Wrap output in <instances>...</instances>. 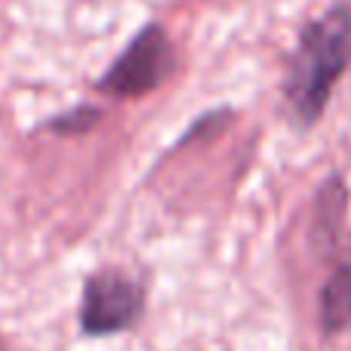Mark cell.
Listing matches in <instances>:
<instances>
[{"mask_svg": "<svg viewBox=\"0 0 351 351\" xmlns=\"http://www.w3.org/2000/svg\"><path fill=\"white\" fill-rule=\"evenodd\" d=\"M145 311V284L121 268H99L84 280L80 330L86 336H117Z\"/></svg>", "mask_w": 351, "mask_h": 351, "instance_id": "obj_3", "label": "cell"}, {"mask_svg": "<svg viewBox=\"0 0 351 351\" xmlns=\"http://www.w3.org/2000/svg\"><path fill=\"white\" fill-rule=\"evenodd\" d=\"M321 330L324 336H339L351 330V262L333 268L321 287Z\"/></svg>", "mask_w": 351, "mask_h": 351, "instance_id": "obj_4", "label": "cell"}, {"mask_svg": "<svg viewBox=\"0 0 351 351\" xmlns=\"http://www.w3.org/2000/svg\"><path fill=\"white\" fill-rule=\"evenodd\" d=\"M176 71V47L160 22H145L133 40L117 53L108 71L96 80V90L114 99H142L160 90Z\"/></svg>", "mask_w": 351, "mask_h": 351, "instance_id": "obj_2", "label": "cell"}, {"mask_svg": "<svg viewBox=\"0 0 351 351\" xmlns=\"http://www.w3.org/2000/svg\"><path fill=\"white\" fill-rule=\"evenodd\" d=\"M346 204H348V194H346V185L339 182V176L327 182L317 194V210H315V237H327V247L336 241L339 234V225L346 219Z\"/></svg>", "mask_w": 351, "mask_h": 351, "instance_id": "obj_5", "label": "cell"}, {"mask_svg": "<svg viewBox=\"0 0 351 351\" xmlns=\"http://www.w3.org/2000/svg\"><path fill=\"white\" fill-rule=\"evenodd\" d=\"M99 121H102V111L96 105H77V108H68L65 114H56L53 121H47V130H53L59 136H77L90 133Z\"/></svg>", "mask_w": 351, "mask_h": 351, "instance_id": "obj_6", "label": "cell"}, {"mask_svg": "<svg viewBox=\"0 0 351 351\" xmlns=\"http://www.w3.org/2000/svg\"><path fill=\"white\" fill-rule=\"evenodd\" d=\"M351 68V3L336 0L299 28L284 71V102L302 130H311L330 108L333 90Z\"/></svg>", "mask_w": 351, "mask_h": 351, "instance_id": "obj_1", "label": "cell"}]
</instances>
